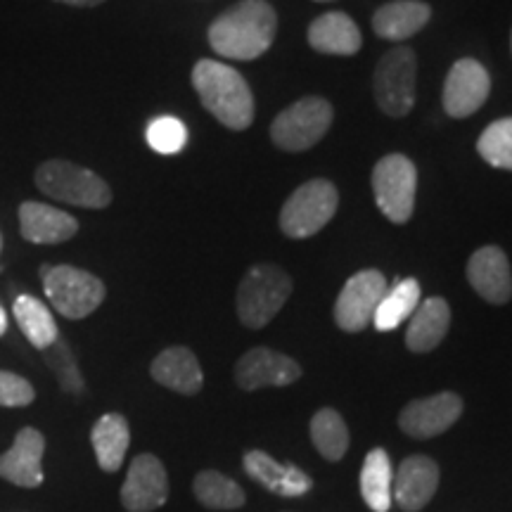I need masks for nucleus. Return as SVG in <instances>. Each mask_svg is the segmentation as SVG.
<instances>
[{
    "label": "nucleus",
    "mask_w": 512,
    "mask_h": 512,
    "mask_svg": "<svg viewBox=\"0 0 512 512\" xmlns=\"http://www.w3.org/2000/svg\"><path fill=\"white\" fill-rule=\"evenodd\" d=\"M361 29L344 12H325L309 27V46L323 55L351 57L361 50Z\"/></svg>",
    "instance_id": "obj_22"
},
{
    "label": "nucleus",
    "mask_w": 512,
    "mask_h": 512,
    "mask_svg": "<svg viewBox=\"0 0 512 512\" xmlns=\"http://www.w3.org/2000/svg\"><path fill=\"white\" fill-rule=\"evenodd\" d=\"M299 377H302V368L297 361L266 347L247 351L235 366V382L245 392H256L261 387H287Z\"/></svg>",
    "instance_id": "obj_14"
},
{
    "label": "nucleus",
    "mask_w": 512,
    "mask_h": 512,
    "mask_svg": "<svg viewBox=\"0 0 512 512\" xmlns=\"http://www.w3.org/2000/svg\"><path fill=\"white\" fill-rule=\"evenodd\" d=\"M192 86L204 110L230 131H245L254 121V95L238 69L216 60H200L192 69Z\"/></svg>",
    "instance_id": "obj_2"
},
{
    "label": "nucleus",
    "mask_w": 512,
    "mask_h": 512,
    "mask_svg": "<svg viewBox=\"0 0 512 512\" xmlns=\"http://www.w3.org/2000/svg\"><path fill=\"white\" fill-rule=\"evenodd\" d=\"M432 8L422 0H392L373 15V31L384 41H406L427 27Z\"/></svg>",
    "instance_id": "obj_21"
},
{
    "label": "nucleus",
    "mask_w": 512,
    "mask_h": 512,
    "mask_svg": "<svg viewBox=\"0 0 512 512\" xmlns=\"http://www.w3.org/2000/svg\"><path fill=\"white\" fill-rule=\"evenodd\" d=\"M147 145L159 155H176L188 143V128L176 117H157L147 126Z\"/></svg>",
    "instance_id": "obj_32"
},
{
    "label": "nucleus",
    "mask_w": 512,
    "mask_h": 512,
    "mask_svg": "<svg viewBox=\"0 0 512 512\" xmlns=\"http://www.w3.org/2000/svg\"><path fill=\"white\" fill-rule=\"evenodd\" d=\"M169 498V477L162 460L152 453H140L128 467L121 486V503L128 512H152L162 508Z\"/></svg>",
    "instance_id": "obj_11"
},
{
    "label": "nucleus",
    "mask_w": 512,
    "mask_h": 512,
    "mask_svg": "<svg viewBox=\"0 0 512 512\" xmlns=\"http://www.w3.org/2000/svg\"><path fill=\"white\" fill-rule=\"evenodd\" d=\"M415 81H418L415 50L399 46L384 53L373 76L377 107L394 119L406 117L415 105Z\"/></svg>",
    "instance_id": "obj_7"
},
{
    "label": "nucleus",
    "mask_w": 512,
    "mask_h": 512,
    "mask_svg": "<svg viewBox=\"0 0 512 512\" xmlns=\"http://www.w3.org/2000/svg\"><path fill=\"white\" fill-rule=\"evenodd\" d=\"M448 325H451V309L441 297L425 299L411 316L406 330V344L415 354H427L444 342Z\"/></svg>",
    "instance_id": "obj_23"
},
{
    "label": "nucleus",
    "mask_w": 512,
    "mask_h": 512,
    "mask_svg": "<svg viewBox=\"0 0 512 512\" xmlns=\"http://www.w3.org/2000/svg\"><path fill=\"white\" fill-rule=\"evenodd\" d=\"M43 290L48 302L60 316L69 320H81L91 316L105 302V283L98 275L83 271L76 266H43Z\"/></svg>",
    "instance_id": "obj_5"
},
{
    "label": "nucleus",
    "mask_w": 512,
    "mask_h": 512,
    "mask_svg": "<svg viewBox=\"0 0 512 512\" xmlns=\"http://www.w3.org/2000/svg\"><path fill=\"white\" fill-rule=\"evenodd\" d=\"M91 444L98 458V465L105 472H117L124 465L128 444H131V427L124 415L105 413L91 430Z\"/></svg>",
    "instance_id": "obj_24"
},
{
    "label": "nucleus",
    "mask_w": 512,
    "mask_h": 512,
    "mask_svg": "<svg viewBox=\"0 0 512 512\" xmlns=\"http://www.w3.org/2000/svg\"><path fill=\"white\" fill-rule=\"evenodd\" d=\"M420 304V285L418 280L408 278L396 283L392 290H387V294L382 297L380 306H377L373 325L380 332H389L396 330L403 320H408L418 309Z\"/></svg>",
    "instance_id": "obj_27"
},
{
    "label": "nucleus",
    "mask_w": 512,
    "mask_h": 512,
    "mask_svg": "<svg viewBox=\"0 0 512 512\" xmlns=\"http://www.w3.org/2000/svg\"><path fill=\"white\" fill-rule=\"evenodd\" d=\"M394 472L384 448H373L361 467V496L375 512H387L392 505Z\"/></svg>",
    "instance_id": "obj_26"
},
{
    "label": "nucleus",
    "mask_w": 512,
    "mask_h": 512,
    "mask_svg": "<svg viewBox=\"0 0 512 512\" xmlns=\"http://www.w3.org/2000/svg\"><path fill=\"white\" fill-rule=\"evenodd\" d=\"M337 204L339 192L335 185L325 178H313L287 197L285 207L280 211V228L292 240L311 238L332 221Z\"/></svg>",
    "instance_id": "obj_6"
},
{
    "label": "nucleus",
    "mask_w": 512,
    "mask_h": 512,
    "mask_svg": "<svg viewBox=\"0 0 512 512\" xmlns=\"http://www.w3.org/2000/svg\"><path fill=\"white\" fill-rule=\"evenodd\" d=\"M278 15L266 0H240L209 27V46L228 60H256L273 46Z\"/></svg>",
    "instance_id": "obj_1"
},
{
    "label": "nucleus",
    "mask_w": 512,
    "mask_h": 512,
    "mask_svg": "<svg viewBox=\"0 0 512 512\" xmlns=\"http://www.w3.org/2000/svg\"><path fill=\"white\" fill-rule=\"evenodd\" d=\"M0 252H3V235H0Z\"/></svg>",
    "instance_id": "obj_36"
},
{
    "label": "nucleus",
    "mask_w": 512,
    "mask_h": 512,
    "mask_svg": "<svg viewBox=\"0 0 512 512\" xmlns=\"http://www.w3.org/2000/svg\"><path fill=\"white\" fill-rule=\"evenodd\" d=\"M477 152L494 169L512 171V117L486 126L477 140Z\"/></svg>",
    "instance_id": "obj_30"
},
{
    "label": "nucleus",
    "mask_w": 512,
    "mask_h": 512,
    "mask_svg": "<svg viewBox=\"0 0 512 512\" xmlns=\"http://www.w3.org/2000/svg\"><path fill=\"white\" fill-rule=\"evenodd\" d=\"M152 380L183 396H195L202 389L204 375L200 361L188 347H169L150 366Z\"/></svg>",
    "instance_id": "obj_20"
},
{
    "label": "nucleus",
    "mask_w": 512,
    "mask_h": 512,
    "mask_svg": "<svg viewBox=\"0 0 512 512\" xmlns=\"http://www.w3.org/2000/svg\"><path fill=\"white\" fill-rule=\"evenodd\" d=\"M439 486V467L427 456H411L394 472L392 498L403 510H422Z\"/></svg>",
    "instance_id": "obj_18"
},
{
    "label": "nucleus",
    "mask_w": 512,
    "mask_h": 512,
    "mask_svg": "<svg viewBox=\"0 0 512 512\" xmlns=\"http://www.w3.org/2000/svg\"><path fill=\"white\" fill-rule=\"evenodd\" d=\"M192 491H195L197 501L214 510H235L242 508L247 501L242 486L216 470L200 472L192 482Z\"/></svg>",
    "instance_id": "obj_29"
},
{
    "label": "nucleus",
    "mask_w": 512,
    "mask_h": 512,
    "mask_svg": "<svg viewBox=\"0 0 512 512\" xmlns=\"http://www.w3.org/2000/svg\"><path fill=\"white\" fill-rule=\"evenodd\" d=\"M292 294V278L283 268L259 264L249 268L238 287V316L245 328L259 330L278 316Z\"/></svg>",
    "instance_id": "obj_4"
},
{
    "label": "nucleus",
    "mask_w": 512,
    "mask_h": 512,
    "mask_svg": "<svg viewBox=\"0 0 512 512\" xmlns=\"http://www.w3.org/2000/svg\"><path fill=\"white\" fill-rule=\"evenodd\" d=\"M242 465H245L247 475L271 491V494L294 498L304 496L313 486L311 477L304 470H299L297 465L278 463V460H273L264 451H247L245 458H242Z\"/></svg>",
    "instance_id": "obj_19"
},
{
    "label": "nucleus",
    "mask_w": 512,
    "mask_h": 512,
    "mask_svg": "<svg viewBox=\"0 0 512 512\" xmlns=\"http://www.w3.org/2000/svg\"><path fill=\"white\" fill-rule=\"evenodd\" d=\"M34 387L29 380L8 370H0V406L3 408H24L34 401Z\"/></svg>",
    "instance_id": "obj_33"
},
{
    "label": "nucleus",
    "mask_w": 512,
    "mask_h": 512,
    "mask_svg": "<svg viewBox=\"0 0 512 512\" xmlns=\"http://www.w3.org/2000/svg\"><path fill=\"white\" fill-rule=\"evenodd\" d=\"M311 439L313 446L325 460H342L349 448V430L347 422L342 420L335 408H320L311 420Z\"/></svg>",
    "instance_id": "obj_28"
},
{
    "label": "nucleus",
    "mask_w": 512,
    "mask_h": 512,
    "mask_svg": "<svg viewBox=\"0 0 512 512\" xmlns=\"http://www.w3.org/2000/svg\"><path fill=\"white\" fill-rule=\"evenodd\" d=\"M463 413V399L453 392H441L427 399L411 401L399 415V427L413 439H432L446 432Z\"/></svg>",
    "instance_id": "obj_13"
},
{
    "label": "nucleus",
    "mask_w": 512,
    "mask_h": 512,
    "mask_svg": "<svg viewBox=\"0 0 512 512\" xmlns=\"http://www.w3.org/2000/svg\"><path fill=\"white\" fill-rule=\"evenodd\" d=\"M36 185L43 195L57 202L81 209H107L112 204V190L91 169L67 162L48 159L36 169Z\"/></svg>",
    "instance_id": "obj_3"
},
{
    "label": "nucleus",
    "mask_w": 512,
    "mask_h": 512,
    "mask_svg": "<svg viewBox=\"0 0 512 512\" xmlns=\"http://www.w3.org/2000/svg\"><path fill=\"white\" fill-rule=\"evenodd\" d=\"M467 280L484 302L508 304L512 299L510 261L501 247L486 245L467 261Z\"/></svg>",
    "instance_id": "obj_15"
},
{
    "label": "nucleus",
    "mask_w": 512,
    "mask_h": 512,
    "mask_svg": "<svg viewBox=\"0 0 512 512\" xmlns=\"http://www.w3.org/2000/svg\"><path fill=\"white\" fill-rule=\"evenodd\" d=\"M384 294H387V280L375 268L351 275L337 297L335 323L344 332L366 330L373 323Z\"/></svg>",
    "instance_id": "obj_10"
},
{
    "label": "nucleus",
    "mask_w": 512,
    "mask_h": 512,
    "mask_svg": "<svg viewBox=\"0 0 512 512\" xmlns=\"http://www.w3.org/2000/svg\"><path fill=\"white\" fill-rule=\"evenodd\" d=\"M12 313H15L19 330L29 339L31 347H36L38 351L48 349L60 337L53 313L41 299L31 297V294H17L15 302H12Z\"/></svg>",
    "instance_id": "obj_25"
},
{
    "label": "nucleus",
    "mask_w": 512,
    "mask_h": 512,
    "mask_svg": "<svg viewBox=\"0 0 512 512\" xmlns=\"http://www.w3.org/2000/svg\"><path fill=\"white\" fill-rule=\"evenodd\" d=\"M43 451V434L34 427H22L12 446L0 456V477L22 489H38L43 484Z\"/></svg>",
    "instance_id": "obj_16"
},
{
    "label": "nucleus",
    "mask_w": 512,
    "mask_h": 512,
    "mask_svg": "<svg viewBox=\"0 0 512 512\" xmlns=\"http://www.w3.org/2000/svg\"><path fill=\"white\" fill-rule=\"evenodd\" d=\"M491 93V76L472 57L458 60L451 67L444 83V110L448 117H472Z\"/></svg>",
    "instance_id": "obj_12"
},
{
    "label": "nucleus",
    "mask_w": 512,
    "mask_h": 512,
    "mask_svg": "<svg viewBox=\"0 0 512 512\" xmlns=\"http://www.w3.org/2000/svg\"><path fill=\"white\" fill-rule=\"evenodd\" d=\"M316 3H328V0H316Z\"/></svg>",
    "instance_id": "obj_37"
},
{
    "label": "nucleus",
    "mask_w": 512,
    "mask_h": 512,
    "mask_svg": "<svg viewBox=\"0 0 512 512\" xmlns=\"http://www.w3.org/2000/svg\"><path fill=\"white\" fill-rule=\"evenodd\" d=\"M5 332H8V313L0 306V337H3Z\"/></svg>",
    "instance_id": "obj_35"
},
{
    "label": "nucleus",
    "mask_w": 512,
    "mask_h": 512,
    "mask_svg": "<svg viewBox=\"0 0 512 512\" xmlns=\"http://www.w3.org/2000/svg\"><path fill=\"white\" fill-rule=\"evenodd\" d=\"M55 3L72 5V8H98V5L105 3V0H55Z\"/></svg>",
    "instance_id": "obj_34"
},
{
    "label": "nucleus",
    "mask_w": 512,
    "mask_h": 512,
    "mask_svg": "<svg viewBox=\"0 0 512 512\" xmlns=\"http://www.w3.org/2000/svg\"><path fill=\"white\" fill-rule=\"evenodd\" d=\"M19 230L31 245H62L79 233V221L67 211L29 200L19 204Z\"/></svg>",
    "instance_id": "obj_17"
},
{
    "label": "nucleus",
    "mask_w": 512,
    "mask_h": 512,
    "mask_svg": "<svg viewBox=\"0 0 512 512\" xmlns=\"http://www.w3.org/2000/svg\"><path fill=\"white\" fill-rule=\"evenodd\" d=\"M332 126V105L328 100L302 98L275 117L271 124L273 143L285 152L311 150Z\"/></svg>",
    "instance_id": "obj_8"
},
{
    "label": "nucleus",
    "mask_w": 512,
    "mask_h": 512,
    "mask_svg": "<svg viewBox=\"0 0 512 512\" xmlns=\"http://www.w3.org/2000/svg\"><path fill=\"white\" fill-rule=\"evenodd\" d=\"M375 202L392 223H408L415 209L418 169L408 157L387 155L373 169Z\"/></svg>",
    "instance_id": "obj_9"
},
{
    "label": "nucleus",
    "mask_w": 512,
    "mask_h": 512,
    "mask_svg": "<svg viewBox=\"0 0 512 512\" xmlns=\"http://www.w3.org/2000/svg\"><path fill=\"white\" fill-rule=\"evenodd\" d=\"M43 358H46L48 368L53 370L64 392L72 396H81L86 392V382H83V375L79 370V363H76L74 351L62 337H57L55 344H50L48 349H43Z\"/></svg>",
    "instance_id": "obj_31"
}]
</instances>
